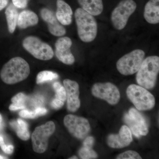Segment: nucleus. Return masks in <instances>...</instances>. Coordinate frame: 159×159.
I'll use <instances>...</instances> for the list:
<instances>
[{"label":"nucleus","mask_w":159,"mask_h":159,"mask_svg":"<svg viewBox=\"0 0 159 159\" xmlns=\"http://www.w3.org/2000/svg\"><path fill=\"white\" fill-rule=\"evenodd\" d=\"M22 44L26 51L38 59L48 61L54 56V51L51 46L38 37L28 36L23 40Z\"/></svg>","instance_id":"6e6552de"},{"label":"nucleus","mask_w":159,"mask_h":159,"mask_svg":"<svg viewBox=\"0 0 159 159\" xmlns=\"http://www.w3.org/2000/svg\"><path fill=\"white\" fill-rule=\"evenodd\" d=\"M94 139L93 137L89 136L87 137L83 142V146L92 148L94 145Z\"/></svg>","instance_id":"7c9ffc66"},{"label":"nucleus","mask_w":159,"mask_h":159,"mask_svg":"<svg viewBox=\"0 0 159 159\" xmlns=\"http://www.w3.org/2000/svg\"><path fill=\"white\" fill-rule=\"evenodd\" d=\"M59 77L58 74L51 71L44 70L40 72L36 77V83L41 84L44 83L55 80Z\"/></svg>","instance_id":"4be33fe9"},{"label":"nucleus","mask_w":159,"mask_h":159,"mask_svg":"<svg viewBox=\"0 0 159 159\" xmlns=\"http://www.w3.org/2000/svg\"><path fill=\"white\" fill-rule=\"evenodd\" d=\"M29 0H12L15 6L20 9H24L27 7Z\"/></svg>","instance_id":"cd10ccee"},{"label":"nucleus","mask_w":159,"mask_h":159,"mask_svg":"<svg viewBox=\"0 0 159 159\" xmlns=\"http://www.w3.org/2000/svg\"><path fill=\"white\" fill-rule=\"evenodd\" d=\"M83 9L93 16L101 14L103 10L102 0H78Z\"/></svg>","instance_id":"6ab92c4d"},{"label":"nucleus","mask_w":159,"mask_h":159,"mask_svg":"<svg viewBox=\"0 0 159 159\" xmlns=\"http://www.w3.org/2000/svg\"><path fill=\"white\" fill-rule=\"evenodd\" d=\"M126 94L138 110H149L153 108L155 104L153 95L141 86L134 84L129 86Z\"/></svg>","instance_id":"20e7f679"},{"label":"nucleus","mask_w":159,"mask_h":159,"mask_svg":"<svg viewBox=\"0 0 159 159\" xmlns=\"http://www.w3.org/2000/svg\"><path fill=\"white\" fill-rule=\"evenodd\" d=\"M10 125L15 131L17 136L21 140L27 141L30 139V133L29 130V125L22 119H18L16 121L10 122Z\"/></svg>","instance_id":"aec40b11"},{"label":"nucleus","mask_w":159,"mask_h":159,"mask_svg":"<svg viewBox=\"0 0 159 159\" xmlns=\"http://www.w3.org/2000/svg\"><path fill=\"white\" fill-rule=\"evenodd\" d=\"M8 0H0V11L4 9L8 4Z\"/></svg>","instance_id":"72a5a7b5"},{"label":"nucleus","mask_w":159,"mask_h":159,"mask_svg":"<svg viewBox=\"0 0 159 159\" xmlns=\"http://www.w3.org/2000/svg\"><path fill=\"white\" fill-rule=\"evenodd\" d=\"M28 97L23 93H19L14 96L11 99V101L15 105L21 107L24 109L26 108L25 102Z\"/></svg>","instance_id":"393cba45"},{"label":"nucleus","mask_w":159,"mask_h":159,"mask_svg":"<svg viewBox=\"0 0 159 159\" xmlns=\"http://www.w3.org/2000/svg\"><path fill=\"white\" fill-rule=\"evenodd\" d=\"M124 120L135 136L140 138L148 132V126L145 118L136 109L131 108L125 114Z\"/></svg>","instance_id":"9d476101"},{"label":"nucleus","mask_w":159,"mask_h":159,"mask_svg":"<svg viewBox=\"0 0 159 159\" xmlns=\"http://www.w3.org/2000/svg\"><path fill=\"white\" fill-rule=\"evenodd\" d=\"M131 132L127 125H122L118 134L109 135L107 137V145L111 148H121L130 145L132 142Z\"/></svg>","instance_id":"4468645a"},{"label":"nucleus","mask_w":159,"mask_h":159,"mask_svg":"<svg viewBox=\"0 0 159 159\" xmlns=\"http://www.w3.org/2000/svg\"><path fill=\"white\" fill-rule=\"evenodd\" d=\"M20 116L25 119H33L36 118L37 116L35 115L34 111L27 110H23L20 111L19 112Z\"/></svg>","instance_id":"bb28decb"},{"label":"nucleus","mask_w":159,"mask_h":159,"mask_svg":"<svg viewBox=\"0 0 159 159\" xmlns=\"http://www.w3.org/2000/svg\"><path fill=\"white\" fill-rule=\"evenodd\" d=\"M7 159V158L6 157L3 156L1 155H0V159Z\"/></svg>","instance_id":"4c0bfd02"},{"label":"nucleus","mask_w":159,"mask_h":159,"mask_svg":"<svg viewBox=\"0 0 159 159\" xmlns=\"http://www.w3.org/2000/svg\"><path fill=\"white\" fill-rule=\"evenodd\" d=\"M64 104V102L55 98L51 101V107L56 110L61 108Z\"/></svg>","instance_id":"c85d7f7f"},{"label":"nucleus","mask_w":159,"mask_h":159,"mask_svg":"<svg viewBox=\"0 0 159 159\" xmlns=\"http://www.w3.org/2000/svg\"><path fill=\"white\" fill-rule=\"evenodd\" d=\"M137 4L133 0H122L116 6L111 14V21L118 30L125 28L129 17L137 9Z\"/></svg>","instance_id":"423d86ee"},{"label":"nucleus","mask_w":159,"mask_h":159,"mask_svg":"<svg viewBox=\"0 0 159 159\" xmlns=\"http://www.w3.org/2000/svg\"><path fill=\"white\" fill-rule=\"evenodd\" d=\"M28 63L21 57L11 58L3 66L0 77L6 84H13L23 81L30 74Z\"/></svg>","instance_id":"f257e3e1"},{"label":"nucleus","mask_w":159,"mask_h":159,"mask_svg":"<svg viewBox=\"0 0 159 159\" xmlns=\"http://www.w3.org/2000/svg\"><path fill=\"white\" fill-rule=\"evenodd\" d=\"M63 84L66 92L67 108L71 112H76L80 106L79 84L70 79L64 80Z\"/></svg>","instance_id":"ddd939ff"},{"label":"nucleus","mask_w":159,"mask_h":159,"mask_svg":"<svg viewBox=\"0 0 159 159\" xmlns=\"http://www.w3.org/2000/svg\"><path fill=\"white\" fill-rule=\"evenodd\" d=\"M159 72V57L150 56L144 59L137 72L136 81L138 84L148 89L156 85Z\"/></svg>","instance_id":"7ed1b4c3"},{"label":"nucleus","mask_w":159,"mask_h":159,"mask_svg":"<svg viewBox=\"0 0 159 159\" xmlns=\"http://www.w3.org/2000/svg\"><path fill=\"white\" fill-rule=\"evenodd\" d=\"M34 111L35 115L38 117L46 115L48 112V110L45 108H43V107H38L35 109Z\"/></svg>","instance_id":"2f4dec72"},{"label":"nucleus","mask_w":159,"mask_h":159,"mask_svg":"<svg viewBox=\"0 0 159 159\" xmlns=\"http://www.w3.org/2000/svg\"><path fill=\"white\" fill-rule=\"evenodd\" d=\"M41 16L48 24L49 32L55 36H62L66 34V30L58 21L54 12L47 8L41 10Z\"/></svg>","instance_id":"2eb2a0df"},{"label":"nucleus","mask_w":159,"mask_h":159,"mask_svg":"<svg viewBox=\"0 0 159 159\" xmlns=\"http://www.w3.org/2000/svg\"><path fill=\"white\" fill-rule=\"evenodd\" d=\"M64 124L69 132L77 139H84L90 130V125L87 119L71 114L65 117Z\"/></svg>","instance_id":"1a4fd4ad"},{"label":"nucleus","mask_w":159,"mask_h":159,"mask_svg":"<svg viewBox=\"0 0 159 159\" xmlns=\"http://www.w3.org/2000/svg\"><path fill=\"white\" fill-rule=\"evenodd\" d=\"M69 159H77L78 158L77 157L75 156H74L71 157L70 158H69Z\"/></svg>","instance_id":"e433bc0d"},{"label":"nucleus","mask_w":159,"mask_h":159,"mask_svg":"<svg viewBox=\"0 0 159 159\" xmlns=\"http://www.w3.org/2000/svg\"><path fill=\"white\" fill-rule=\"evenodd\" d=\"M72 45V40L68 37L60 38L55 44L56 57L60 61L67 65H73L75 62V57L70 50Z\"/></svg>","instance_id":"f8f14e48"},{"label":"nucleus","mask_w":159,"mask_h":159,"mask_svg":"<svg viewBox=\"0 0 159 159\" xmlns=\"http://www.w3.org/2000/svg\"><path fill=\"white\" fill-rule=\"evenodd\" d=\"M9 110L11 111H15L18 110L20 109H24L23 107H21L19 106L15 105V104H11L9 107Z\"/></svg>","instance_id":"473e14b6"},{"label":"nucleus","mask_w":159,"mask_h":159,"mask_svg":"<svg viewBox=\"0 0 159 159\" xmlns=\"http://www.w3.org/2000/svg\"><path fill=\"white\" fill-rule=\"evenodd\" d=\"M144 17L146 21L152 25L159 23V0H149L145 5Z\"/></svg>","instance_id":"f3484780"},{"label":"nucleus","mask_w":159,"mask_h":159,"mask_svg":"<svg viewBox=\"0 0 159 159\" xmlns=\"http://www.w3.org/2000/svg\"><path fill=\"white\" fill-rule=\"evenodd\" d=\"M92 93L94 97L103 99L111 105L116 104L120 100L119 89L111 83L95 84L92 87Z\"/></svg>","instance_id":"9b49d317"},{"label":"nucleus","mask_w":159,"mask_h":159,"mask_svg":"<svg viewBox=\"0 0 159 159\" xmlns=\"http://www.w3.org/2000/svg\"><path fill=\"white\" fill-rule=\"evenodd\" d=\"M5 144V142H4V139L2 136H0V146L1 145H3V144Z\"/></svg>","instance_id":"f704fd0d"},{"label":"nucleus","mask_w":159,"mask_h":159,"mask_svg":"<svg viewBox=\"0 0 159 159\" xmlns=\"http://www.w3.org/2000/svg\"><path fill=\"white\" fill-rule=\"evenodd\" d=\"M38 22V16L34 12L25 10L19 15L17 25L20 29H24L35 25Z\"/></svg>","instance_id":"a211bd4d"},{"label":"nucleus","mask_w":159,"mask_h":159,"mask_svg":"<svg viewBox=\"0 0 159 159\" xmlns=\"http://www.w3.org/2000/svg\"><path fill=\"white\" fill-rule=\"evenodd\" d=\"M117 159H141L142 158L136 152L129 150L119 154Z\"/></svg>","instance_id":"a878e982"},{"label":"nucleus","mask_w":159,"mask_h":159,"mask_svg":"<svg viewBox=\"0 0 159 159\" xmlns=\"http://www.w3.org/2000/svg\"><path fill=\"white\" fill-rule=\"evenodd\" d=\"M2 115L0 114V129L2 127Z\"/></svg>","instance_id":"c9c22d12"},{"label":"nucleus","mask_w":159,"mask_h":159,"mask_svg":"<svg viewBox=\"0 0 159 159\" xmlns=\"http://www.w3.org/2000/svg\"><path fill=\"white\" fill-rule=\"evenodd\" d=\"M75 18L80 40L85 43L93 41L97 37L98 31L97 20L93 16L82 8H78L75 11Z\"/></svg>","instance_id":"f03ea898"},{"label":"nucleus","mask_w":159,"mask_h":159,"mask_svg":"<svg viewBox=\"0 0 159 159\" xmlns=\"http://www.w3.org/2000/svg\"><path fill=\"white\" fill-rule=\"evenodd\" d=\"M1 148L5 153L11 154L14 150V147L12 145H6L5 144L1 145Z\"/></svg>","instance_id":"c756f323"},{"label":"nucleus","mask_w":159,"mask_h":159,"mask_svg":"<svg viewBox=\"0 0 159 159\" xmlns=\"http://www.w3.org/2000/svg\"><path fill=\"white\" fill-rule=\"evenodd\" d=\"M53 87L55 91V98L63 102H65L67 97L66 92L64 86H63L59 82H55L53 84Z\"/></svg>","instance_id":"5701e85b"},{"label":"nucleus","mask_w":159,"mask_h":159,"mask_svg":"<svg viewBox=\"0 0 159 159\" xmlns=\"http://www.w3.org/2000/svg\"><path fill=\"white\" fill-rule=\"evenodd\" d=\"M79 155L82 159H96L98 157L97 152L92 148L83 146L79 151Z\"/></svg>","instance_id":"b1692460"},{"label":"nucleus","mask_w":159,"mask_h":159,"mask_svg":"<svg viewBox=\"0 0 159 159\" xmlns=\"http://www.w3.org/2000/svg\"><path fill=\"white\" fill-rule=\"evenodd\" d=\"M55 130V124L52 121H49L35 128L31 135L32 148L34 152L43 153L47 150L49 138Z\"/></svg>","instance_id":"0eeeda50"},{"label":"nucleus","mask_w":159,"mask_h":159,"mask_svg":"<svg viewBox=\"0 0 159 159\" xmlns=\"http://www.w3.org/2000/svg\"><path fill=\"white\" fill-rule=\"evenodd\" d=\"M143 50L137 49L125 54L117 61V70L125 76L132 75L139 70L145 58Z\"/></svg>","instance_id":"39448f33"},{"label":"nucleus","mask_w":159,"mask_h":159,"mask_svg":"<svg viewBox=\"0 0 159 159\" xmlns=\"http://www.w3.org/2000/svg\"><path fill=\"white\" fill-rule=\"evenodd\" d=\"M8 29L10 33H13L17 26L19 14L16 7L11 4L5 11Z\"/></svg>","instance_id":"412c9836"},{"label":"nucleus","mask_w":159,"mask_h":159,"mask_svg":"<svg viewBox=\"0 0 159 159\" xmlns=\"http://www.w3.org/2000/svg\"><path fill=\"white\" fill-rule=\"evenodd\" d=\"M73 11L70 6L64 0H57L56 16L63 25H69L72 21Z\"/></svg>","instance_id":"dca6fc26"}]
</instances>
